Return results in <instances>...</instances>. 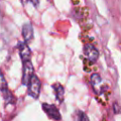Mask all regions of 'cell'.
I'll use <instances>...</instances> for the list:
<instances>
[{"mask_svg":"<svg viewBox=\"0 0 121 121\" xmlns=\"http://www.w3.org/2000/svg\"><path fill=\"white\" fill-rule=\"evenodd\" d=\"M28 95L33 97L34 99H37L40 95V91H41V80L37 76L33 74L31 77L29 82H28Z\"/></svg>","mask_w":121,"mask_h":121,"instance_id":"6da1fadb","label":"cell"},{"mask_svg":"<svg viewBox=\"0 0 121 121\" xmlns=\"http://www.w3.org/2000/svg\"><path fill=\"white\" fill-rule=\"evenodd\" d=\"M34 74V68L30 60H26L23 62V77H22V84L27 85L31 77Z\"/></svg>","mask_w":121,"mask_h":121,"instance_id":"7a4b0ae2","label":"cell"},{"mask_svg":"<svg viewBox=\"0 0 121 121\" xmlns=\"http://www.w3.org/2000/svg\"><path fill=\"white\" fill-rule=\"evenodd\" d=\"M42 108L44 111V112L48 115V117H50L51 119H53L55 121H60L61 119L60 111H59V109L55 105L47 104V103H43Z\"/></svg>","mask_w":121,"mask_h":121,"instance_id":"3957f363","label":"cell"},{"mask_svg":"<svg viewBox=\"0 0 121 121\" xmlns=\"http://www.w3.org/2000/svg\"><path fill=\"white\" fill-rule=\"evenodd\" d=\"M83 53L86 56V58L91 61V62H95L99 57V52L98 50L91 43L85 44L83 47Z\"/></svg>","mask_w":121,"mask_h":121,"instance_id":"277c9868","label":"cell"},{"mask_svg":"<svg viewBox=\"0 0 121 121\" xmlns=\"http://www.w3.org/2000/svg\"><path fill=\"white\" fill-rule=\"evenodd\" d=\"M18 49H19V54L20 57L24 61L26 60H30V57H31V51L27 45V43L26 42H19L18 43Z\"/></svg>","mask_w":121,"mask_h":121,"instance_id":"5b68a950","label":"cell"},{"mask_svg":"<svg viewBox=\"0 0 121 121\" xmlns=\"http://www.w3.org/2000/svg\"><path fill=\"white\" fill-rule=\"evenodd\" d=\"M22 35L26 43H29L33 39V27L31 24L26 23L22 27Z\"/></svg>","mask_w":121,"mask_h":121,"instance_id":"8992f818","label":"cell"},{"mask_svg":"<svg viewBox=\"0 0 121 121\" xmlns=\"http://www.w3.org/2000/svg\"><path fill=\"white\" fill-rule=\"evenodd\" d=\"M52 88L55 91L57 100L59 102H62L63 101V96H64V88H63V86L60 83H54Z\"/></svg>","mask_w":121,"mask_h":121,"instance_id":"52a82bcc","label":"cell"},{"mask_svg":"<svg viewBox=\"0 0 121 121\" xmlns=\"http://www.w3.org/2000/svg\"><path fill=\"white\" fill-rule=\"evenodd\" d=\"M74 121H89V118L85 112H83L81 111H77V112H75Z\"/></svg>","mask_w":121,"mask_h":121,"instance_id":"ba28073f","label":"cell"},{"mask_svg":"<svg viewBox=\"0 0 121 121\" xmlns=\"http://www.w3.org/2000/svg\"><path fill=\"white\" fill-rule=\"evenodd\" d=\"M90 79H91V83H92L93 86H98V85H100V83L102 81L101 77L98 74H93L91 76Z\"/></svg>","mask_w":121,"mask_h":121,"instance_id":"9c48e42d","label":"cell"},{"mask_svg":"<svg viewBox=\"0 0 121 121\" xmlns=\"http://www.w3.org/2000/svg\"><path fill=\"white\" fill-rule=\"evenodd\" d=\"M0 90L3 93H6L8 91V85H7V81L3 76V74L0 71Z\"/></svg>","mask_w":121,"mask_h":121,"instance_id":"30bf717a","label":"cell"},{"mask_svg":"<svg viewBox=\"0 0 121 121\" xmlns=\"http://www.w3.org/2000/svg\"><path fill=\"white\" fill-rule=\"evenodd\" d=\"M32 4H33V6H35V7H38V5H39V2H40V0H29Z\"/></svg>","mask_w":121,"mask_h":121,"instance_id":"8fae6325","label":"cell"}]
</instances>
